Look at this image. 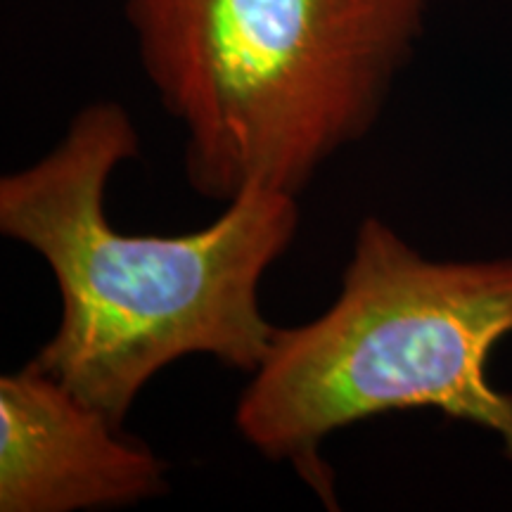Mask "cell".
<instances>
[{
	"label": "cell",
	"instance_id": "6da1fadb",
	"mask_svg": "<svg viewBox=\"0 0 512 512\" xmlns=\"http://www.w3.org/2000/svg\"><path fill=\"white\" fill-rule=\"evenodd\" d=\"M138 152L126 107L98 100L48 155L0 178V233L41 256L60 292L55 335L31 361L119 430L181 358L247 375L261 366L278 332L261 280L302 221L294 195L247 188L192 233H124L107 216V185Z\"/></svg>",
	"mask_w": 512,
	"mask_h": 512
},
{
	"label": "cell",
	"instance_id": "7a4b0ae2",
	"mask_svg": "<svg viewBox=\"0 0 512 512\" xmlns=\"http://www.w3.org/2000/svg\"><path fill=\"white\" fill-rule=\"evenodd\" d=\"M432 0H126L140 67L185 131V178L228 204L299 197L373 131Z\"/></svg>",
	"mask_w": 512,
	"mask_h": 512
},
{
	"label": "cell",
	"instance_id": "3957f363",
	"mask_svg": "<svg viewBox=\"0 0 512 512\" xmlns=\"http://www.w3.org/2000/svg\"><path fill=\"white\" fill-rule=\"evenodd\" d=\"M512 335V259L434 261L366 216L342 290L309 323L278 328L235 406L254 451L287 463L337 510L320 448L332 434L387 413L434 411L496 434L512 463V394L489 358Z\"/></svg>",
	"mask_w": 512,
	"mask_h": 512
},
{
	"label": "cell",
	"instance_id": "277c9868",
	"mask_svg": "<svg viewBox=\"0 0 512 512\" xmlns=\"http://www.w3.org/2000/svg\"><path fill=\"white\" fill-rule=\"evenodd\" d=\"M166 491V460L34 361L0 377V512L128 508Z\"/></svg>",
	"mask_w": 512,
	"mask_h": 512
}]
</instances>
